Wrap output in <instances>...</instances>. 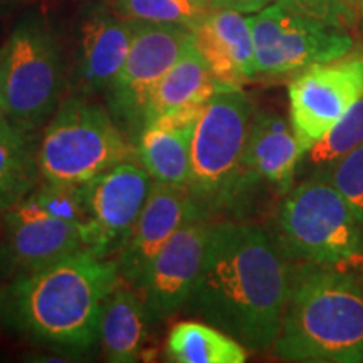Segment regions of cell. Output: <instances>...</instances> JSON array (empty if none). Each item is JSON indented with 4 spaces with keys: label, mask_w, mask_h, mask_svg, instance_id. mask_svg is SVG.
<instances>
[{
    "label": "cell",
    "mask_w": 363,
    "mask_h": 363,
    "mask_svg": "<svg viewBox=\"0 0 363 363\" xmlns=\"http://www.w3.org/2000/svg\"><path fill=\"white\" fill-rule=\"evenodd\" d=\"M293 262L266 227L246 220L211 224L187 310L242 343L271 350L283 321Z\"/></svg>",
    "instance_id": "6da1fadb"
},
{
    "label": "cell",
    "mask_w": 363,
    "mask_h": 363,
    "mask_svg": "<svg viewBox=\"0 0 363 363\" xmlns=\"http://www.w3.org/2000/svg\"><path fill=\"white\" fill-rule=\"evenodd\" d=\"M118 281L116 259L74 252L13 278L4 299L6 316L34 343L84 353L99 342V316Z\"/></svg>",
    "instance_id": "7a4b0ae2"
},
{
    "label": "cell",
    "mask_w": 363,
    "mask_h": 363,
    "mask_svg": "<svg viewBox=\"0 0 363 363\" xmlns=\"http://www.w3.org/2000/svg\"><path fill=\"white\" fill-rule=\"evenodd\" d=\"M271 350L293 363H362V266L293 262L288 301Z\"/></svg>",
    "instance_id": "3957f363"
},
{
    "label": "cell",
    "mask_w": 363,
    "mask_h": 363,
    "mask_svg": "<svg viewBox=\"0 0 363 363\" xmlns=\"http://www.w3.org/2000/svg\"><path fill=\"white\" fill-rule=\"evenodd\" d=\"M269 233L291 262L363 264V227L330 174L296 180L279 201Z\"/></svg>",
    "instance_id": "277c9868"
},
{
    "label": "cell",
    "mask_w": 363,
    "mask_h": 363,
    "mask_svg": "<svg viewBox=\"0 0 363 363\" xmlns=\"http://www.w3.org/2000/svg\"><path fill=\"white\" fill-rule=\"evenodd\" d=\"M256 104L244 89L220 91L201 111L190 145L187 192L201 214H233Z\"/></svg>",
    "instance_id": "5b68a950"
},
{
    "label": "cell",
    "mask_w": 363,
    "mask_h": 363,
    "mask_svg": "<svg viewBox=\"0 0 363 363\" xmlns=\"http://www.w3.org/2000/svg\"><path fill=\"white\" fill-rule=\"evenodd\" d=\"M4 264L13 278L79 251H91V227L79 187L40 182L2 214Z\"/></svg>",
    "instance_id": "8992f818"
},
{
    "label": "cell",
    "mask_w": 363,
    "mask_h": 363,
    "mask_svg": "<svg viewBox=\"0 0 363 363\" xmlns=\"http://www.w3.org/2000/svg\"><path fill=\"white\" fill-rule=\"evenodd\" d=\"M126 160H136L135 145L88 96L62 99L40 133L39 169L49 184L79 187Z\"/></svg>",
    "instance_id": "52a82bcc"
},
{
    "label": "cell",
    "mask_w": 363,
    "mask_h": 363,
    "mask_svg": "<svg viewBox=\"0 0 363 363\" xmlns=\"http://www.w3.org/2000/svg\"><path fill=\"white\" fill-rule=\"evenodd\" d=\"M0 78L7 118L43 131L67 88L61 48L43 17L30 13L13 27L0 49Z\"/></svg>",
    "instance_id": "ba28073f"
},
{
    "label": "cell",
    "mask_w": 363,
    "mask_h": 363,
    "mask_svg": "<svg viewBox=\"0 0 363 363\" xmlns=\"http://www.w3.org/2000/svg\"><path fill=\"white\" fill-rule=\"evenodd\" d=\"M192 43L194 33L189 27L135 22L128 56L104 91L108 111L131 143L143 128L147 110L163 76Z\"/></svg>",
    "instance_id": "9c48e42d"
},
{
    "label": "cell",
    "mask_w": 363,
    "mask_h": 363,
    "mask_svg": "<svg viewBox=\"0 0 363 363\" xmlns=\"http://www.w3.org/2000/svg\"><path fill=\"white\" fill-rule=\"evenodd\" d=\"M256 51L257 78L294 76L308 67L345 57L353 39L335 29L272 2L249 17Z\"/></svg>",
    "instance_id": "30bf717a"
},
{
    "label": "cell",
    "mask_w": 363,
    "mask_h": 363,
    "mask_svg": "<svg viewBox=\"0 0 363 363\" xmlns=\"http://www.w3.org/2000/svg\"><path fill=\"white\" fill-rule=\"evenodd\" d=\"M363 96V56L321 62L293 76L288 86L289 123L303 155Z\"/></svg>",
    "instance_id": "8fae6325"
},
{
    "label": "cell",
    "mask_w": 363,
    "mask_h": 363,
    "mask_svg": "<svg viewBox=\"0 0 363 363\" xmlns=\"http://www.w3.org/2000/svg\"><path fill=\"white\" fill-rule=\"evenodd\" d=\"M153 180L135 160L111 167L81 185L91 227V252L110 257L120 252L148 201Z\"/></svg>",
    "instance_id": "7c38bea8"
},
{
    "label": "cell",
    "mask_w": 363,
    "mask_h": 363,
    "mask_svg": "<svg viewBox=\"0 0 363 363\" xmlns=\"http://www.w3.org/2000/svg\"><path fill=\"white\" fill-rule=\"evenodd\" d=\"M301 158L303 150L293 133L289 118L278 111L256 108L233 214L240 216L261 190L283 199L296 184Z\"/></svg>",
    "instance_id": "4fadbf2b"
},
{
    "label": "cell",
    "mask_w": 363,
    "mask_h": 363,
    "mask_svg": "<svg viewBox=\"0 0 363 363\" xmlns=\"http://www.w3.org/2000/svg\"><path fill=\"white\" fill-rule=\"evenodd\" d=\"M208 219L189 220L150 264L142 298L150 325L162 323L187 305L206 251Z\"/></svg>",
    "instance_id": "5bb4252c"
},
{
    "label": "cell",
    "mask_w": 363,
    "mask_h": 363,
    "mask_svg": "<svg viewBox=\"0 0 363 363\" xmlns=\"http://www.w3.org/2000/svg\"><path fill=\"white\" fill-rule=\"evenodd\" d=\"M206 219L185 189L153 182L148 201L118 252L120 278L142 289L157 254L189 220Z\"/></svg>",
    "instance_id": "9a60e30c"
},
{
    "label": "cell",
    "mask_w": 363,
    "mask_h": 363,
    "mask_svg": "<svg viewBox=\"0 0 363 363\" xmlns=\"http://www.w3.org/2000/svg\"><path fill=\"white\" fill-rule=\"evenodd\" d=\"M135 22L118 17L103 4H91L81 13L76 56L67 88L78 96L104 93L128 56Z\"/></svg>",
    "instance_id": "2e32d148"
},
{
    "label": "cell",
    "mask_w": 363,
    "mask_h": 363,
    "mask_svg": "<svg viewBox=\"0 0 363 363\" xmlns=\"http://www.w3.org/2000/svg\"><path fill=\"white\" fill-rule=\"evenodd\" d=\"M194 44L222 91L242 89L257 78L249 17L233 9H214L195 26Z\"/></svg>",
    "instance_id": "e0dca14e"
},
{
    "label": "cell",
    "mask_w": 363,
    "mask_h": 363,
    "mask_svg": "<svg viewBox=\"0 0 363 363\" xmlns=\"http://www.w3.org/2000/svg\"><path fill=\"white\" fill-rule=\"evenodd\" d=\"M201 111L160 116L143 126L135 138L136 162L148 172L153 182L189 187L190 145Z\"/></svg>",
    "instance_id": "ac0fdd59"
},
{
    "label": "cell",
    "mask_w": 363,
    "mask_h": 363,
    "mask_svg": "<svg viewBox=\"0 0 363 363\" xmlns=\"http://www.w3.org/2000/svg\"><path fill=\"white\" fill-rule=\"evenodd\" d=\"M148 325L143 298L120 278L99 316V345L104 358L111 363L138 362Z\"/></svg>",
    "instance_id": "d6986e66"
},
{
    "label": "cell",
    "mask_w": 363,
    "mask_h": 363,
    "mask_svg": "<svg viewBox=\"0 0 363 363\" xmlns=\"http://www.w3.org/2000/svg\"><path fill=\"white\" fill-rule=\"evenodd\" d=\"M220 91L192 43L158 84L147 110L145 125L160 116L202 111L203 106Z\"/></svg>",
    "instance_id": "ffe728a7"
},
{
    "label": "cell",
    "mask_w": 363,
    "mask_h": 363,
    "mask_svg": "<svg viewBox=\"0 0 363 363\" xmlns=\"http://www.w3.org/2000/svg\"><path fill=\"white\" fill-rule=\"evenodd\" d=\"M39 130L11 118L0 120V216L26 199L43 182L39 169Z\"/></svg>",
    "instance_id": "44dd1931"
},
{
    "label": "cell",
    "mask_w": 363,
    "mask_h": 363,
    "mask_svg": "<svg viewBox=\"0 0 363 363\" xmlns=\"http://www.w3.org/2000/svg\"><path fill=\"white\" fill-rule=\"evenodd\" d=\"M247 355L242 343L201 320L172 326L165 342L167 360L175 363H244Z\"/></svg>",
    "instance_id": "7402d4cb"
},
{
    "label": "cell",
    "mask_w": 363,
    "mask_h": 363,
    "mask_svg": "<svg viewBox=\"0 0 363 363\" xmlns=\"http://www.w3.org/2000/svg\"><path fill=\"white\" fill-rule=\"evenodd\" d=\"M363 143V96L342 120L316 142L299 162L296 180L313 174H330L345 155Z\"/></svg>",
    "instance_id": "603a6c76"
},
{
    "label": "cell",
    "mask_w": 363,
    "mask_h": 363,
    "mask_svg": "<svg viewBox=\"0 0 363 363\" xmlns=\"http://www.w3.org/2000/svg\"><path fill=\"white\" fill-rule=\"evenodd\" d=\"M116 11L131 22L174 24L194 29L214 11L212 0H115Z\"/></svg>",
    "instance_id": "cb8c5ba5"
},
{
    "label": "cell",
    "mask_w": 363,
    "mask_h": 363,
    "mask_svg": "<svg viewBox=\"0 0 363 363\" xmlns=\"http://www.w3.org/2000/svg\"><path fill=\"white\" fill-rule=\"evenodd\" d=\"M276 2L342 30H348L355 26L360 11L358 0H276Z\"/></svg>",
    "instance_id": "d4e9b609"
},
{
    "label": "cell",
    "mask_w": 363,
    "mask_h": 363,
    "mask_svg": "<svg viewBox=\"0 0 363 363\" xmlns=\"http://www.w3.org/2000/svg\"><path fill=\"white\" fill-rule=\"evenodd\" d=\"M330 179L363 227V143L331 169Z\"/></svg>",
    "instance_id": "484cf974"
},
{
    "label": "cell",
    "mask_w": 363,
    "mask_h": 363,
    "mask_svg": "<svg viewBox=\"0 0 363 363\" xmlns=\"http://www.w3.org/2000/svg\"><path fill=\"white\" fill-rule=\"evenodd\" d=\"M216 9H233L242 13H256L276 0H212Z\"/></svg>",
    "instance_id": "4316f807"
},
{
    "label": "cell",
    "mask_w": 363,
    "mask_h": 363,
    "mask_svg": "<svg viewBox=\"0 0 363 363\" xmlns=\"http://www.w3.org/2000/svg\"><path fill=\"white\" fill-rule=\"evenodd\" d=\"M6 101H4V91H2V78H0V120L6 118Z\"/></svg>",
    "instance_id": "83f0119b"
},
{
    "label": "cell",
    "mask_w": 363,
    "mask_h": 363,
    "mask_svg": "<svg viewBox=\"0 0 363 363\" xmlns=\"http://www.w3.org/2000/svg\"><path fill=\"white\" fill-rule=\"evenodd\" d=\"M358 16H360V22H362V30H363V0H360V11H358Z\"/></svg>",
    "instance_id": "f1b7e54d"
},
{
    "label": "cell",
    "mask_w": 363,
    "mask_h": 363,
    "mask_svg": "<svg viewBox=\"0 0 363 363\" xmlns=\"http://www.w3.org/2000/svg\"><path fill=\"white\" fill-rule=\"evenodd\" d=\"M9 2H12V0H0V4H9Z\"/></svg>",
    "instance_id": "f546056e"
}]
</instances>
